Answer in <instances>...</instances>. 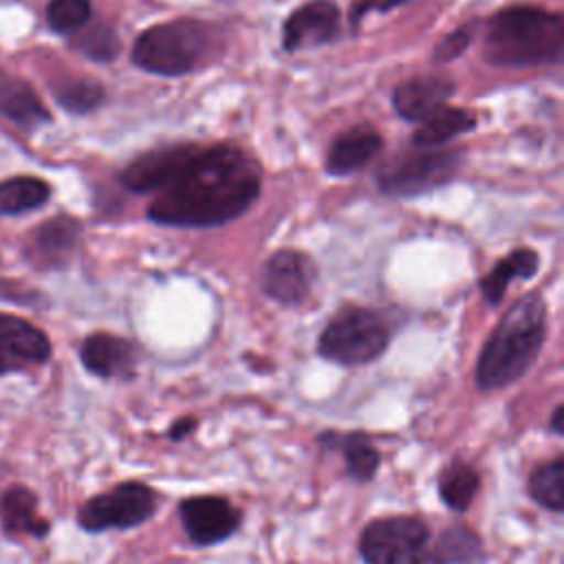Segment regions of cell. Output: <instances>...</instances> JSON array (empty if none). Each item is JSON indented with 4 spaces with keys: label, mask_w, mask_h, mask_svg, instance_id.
Instances as JSON below:
<instances>
[{
    "label": "cell",
    "mask_w": 564,
    "mask_h": 564,
    "mask_svg": "<svg viewBox=\"0 0 564 564\" xmlns=\"http://www.w3.org/2000/svg\"><path fill=\"white\" fill-rule=\"evenodd\" d=\"M260 194V172L238 148H198L152 200L148 216L174 227H214L245 214Z\"/></svg>",
    "instance_id": "cell-1"
},
{
    "label": "cell",
    "mask_w": 564,
    "mask_h": 564,
    "mask_svg": "<svg viewBox=\"0 0 564 564\" xmlns=\"http://www.w3.org/2000/svg\"><path fill=\"white\" fill-rule=\"evenodd\" d=\"M546 335V306L538 293L522 295L498 322L476 364L480 390L516 383L538 359Z\"/></svg>",
    "instance_id": "cell-2"
},
{
    "label": "cell",
    "mask_w": 564,
    "mask_h": 564,
    "mask_svg": "<svg viewBox=\"0 0 564 564\" xmlns=\"http://www.w3.org/2000/svg\"><path fill=\"white\" fill-rule=\"evenodd\" d=\"M564 55L560 13L540 7H507L485 26V57L498 66L557 64Z\"/></svg>",
    "instance_id": "cell-3"
},
{
    "label": "cell",
    "mask_w": 564,
    "mask_h": 564,
    "mask_svg": "<svg viewBox=\"0 0 564 564\" xmlns=\"http://www.w3.org/2000/svg\"><path fill=\"white\" fill-rule=\"evenodd\" d=\"M216 31L198 20H172L145 29L132 46V62L152 75L181 77L212 59Z\"/></svg>",
    "instance_id": "cell-4"
},
{
    "label": "cell",
    "mask_w": 564,
    "mask_h": 564,
    "mask_svg": "<svg viewBox=\"0 0 564 564\" xmlns=\"http://www.w3.org/2000/svg\"><path fill=\"white\" fill-rule=\"evenodd\" d=\"M388 341L390 330L375 311L346 306L322 330L317 352L341 366H361L381 357Z\"/></svg>",
    "instance_id": "cell-5"
},
{
    "label": "cell",
    "mask_w": 564,
    "mask_h": 564,
    "mask_svg": "<svg viewBox=\"0 0 564 564\" xmlns=\"http://www.w3.org/2000/svg\"><path fill=\"white\" fill-rule=\"evenodd\" d=\"M460 163L463 152L456 148H421L401 152L381 165L377 172V185L390 196H416L449 181L460 170Z\"/></svg>",
    "instance_id": "cell-6"
},
{
    "label": "cell",
    "mask_w": 564,
    "mask_h": 564,
    "mask_svg": "<svg viewBox=\"0 0 564 564\" xmlns=\"http://www.w3.org/2000/svg\"><path fill=\"white\" fill-rule=\"evenodd\" d=\"M430 531L412 516H388L366 524L359 553L366 564H423Z\"/></svg>",
    "instance_id": "cell-7"
},
{
    "label": "cell",
    "mask_w": 564,
    "mask_h": 564,
    "mask_svg": "<svg viewBox=\"0 0 564 564\" xmlns=\"http://www.w3.org/2000/svg\"><path fill=\"white\" fill-rule=\"evenodd\" d=\"M156 509V494L141 482H121L115 489L86 500L77 513V522L86 531L130 529L148 518Z\"/></svg>",
    "instance_id": "cell-8"
},
{
    "label": "cell",
    "mask_w": 564,
    "mask_h": 564,
    "mask_svg": "<svg viewBox=\"0 0 564 564\" xmlns=\"http://www.w3.org/2000/svg\"><path fill=\"white\" fill-rule=\"evenodd\" d=\"M181 522L189 540L198 546H212L236 533L240 511L220 496H196L181 502Z\"/></svg>",
    "instance_id": "cell-9"
},
{
    "label": "cell",
    "mask_w": 564,
    "mask_h": 564,
    "mask_svg": "<svg viewBox=\"0 0 564 564\" xmlns=\"http://www.w3.org/2000/svg\"><path fill=\"white\" fill-rule=\"evenodd\" d=\"M311 282H313V267L308 258L300 251H291V249L275 251L262 267L260 286L264 295L284 306L300 304L308 295Z\"/></svg>",
    "instance_id": "cell-10"
},
{
    "label": "cell",
    "mask_w": 564,
    "mask_h": 564,
    "mask_svg": "<svg viewBox=\"0 0 564 564\" xmlns=\"http://www.w3.org/2000/svg\"><path fill=\"white\" fill-rule=\"evenodd\" d=\"M51 357L48 337L31 322L0 313V375L44 364Z\"/></svg>",
    "instance_id": "cell-11"
},
{
    "label": "cell",
    "mask_w": 564,
    "mask_h": 564,
    "mask_svg": "<svg viewBox=\"0 0 564 564\" xmlns=\"http://www.w3.org/2000/svg\"><path fill=\"white\" fill-rule=\"evenodd\" d=\"M196 150V145H176L145 152L121 172V183L132 192H161L178 176Z\"/></svg>",
    "instance_id": "cell-12"
},
{
    "label": "cell",
    "mask_w": 564,
    "mask_h": 564,
    "mask_svg": "<svg viewBox=\"0 0 564 564\" xmlns=\"http://www.w3.org/2000/svg\"><path fill=\"white\" fill-rule=\"evenodd\" d=\"M339 31V9L330 0H311L297 7L284 22L282 44L286 51L330 42Z\"/></svg>",
    "instance_id": "cell-13"
},
{
    "label": "cell",
    "mask_w": 564,
    "mask_h": 564,
    "mask_svg": "<svg viewBox=\"0 0 564 564\" xmlns=\"http://www.w3.org/2000/svg\"><path fill=\"white\" fill-rule=\"evenodd\" d=\"M454 93V82L443 75H421L401 82L394 88L392 106L408 121H423L427 115L445 106Z\"/></svg>",
    "instance_id": "cell-14"
},
{
    "label": "cell",
    "mask_w": 564,
    "mask_h": 564,
    "mask_svg": "<svg viewBox=\"0 0 564 564\" xmlns=\"http://www.w3.org/2000/svg\"><path fill=\"white\" fill-rule=\"evenodd\" d=\"M82 364L97 377H130L137 366V348L117 335L95 333L84 339L79 350Z\"/></svg>",
    "instance_id": "cell-15"
},
{
    "label": "cell",
    "mask_w": 564,
    "mask_h": 564,
    "mask_svg": "<svg viewBox=\"0 0 564 564\" xmlns=\"http://www.w3.org/2000/svg\"><path fill=\"white\" fill-rule=\"evenodd\" d=\"M381 145L383 139L372 126H355L333 141L326 159V170L328 174L346 176L372 161L379 154Z\"/></svg>",
    "instance_id": "cell-16"
},
{
    "label": "cell",
    "mask_w": 564,
    "mask_h": 564,
    "mask_svg": "<svg viewBox=\"0 0 564 564\" xmlns=\"http://www.w3.org/2000/svg\"><path fill=\"white\" fill-rule=\"evenodd\" d=\"M79 231L82 227L75 218H51L29 236L26 253L40 267H59L73 253L79 240Z\"/></svg>",
    "instance_id": "cell-17"
},
{
    "label": "cell",
    "mask_w": 564,
    "mask_h": 564,
    "mask_svg": "<svg viewBox=\"0 0 564 564\" xmlns=\"http://www.w3.org/2000/svg\"><path fill=\"white\" fill-rule=\"evenodd\" d=\"M0 117L26 130H33L51 119L37 93L26 82L11 77L2 68H0Z\"/></svg>",
    "instance_id": "cell-18"
},
{
    "label": "cell",
    "mask_w": 564,
    "mask_h": 564,
    "mask_svg": "<svg viewBox=\"0 0 564 564\" xmlns=\"http://www.w3.org/2000/svg\"><path fill=\"white\" fill-rule=\"evenodd\" d=\"M474 126H476V117L469 110L441 106L438 110H434L421 121V128L414 132L412 141L416 148H436L471 130Z\"/></svg>",
    "instance_id": "cell-19"
},
{
    "label": "cell",
    "mask_w": 564,
    "mask_h": 564,
    "mask_svg": "<svg viewBox=\"0 0 564 564\" xmlns=\"http://www.w3.org/2000/svg\"><path fill=\"white\" fill-rule=\"evenodd\" d=\"M2 524L9 533H24L42 538L48 531V522L37 513V500L26 487H11L2 496Z\"/></svg>",
    "instance_id": "cell-20"
},
{
    "label": "cell",
    "mask_w": 564,
    "mask_h": 564,
    "mask_svg": "<svg viewBox=\"0 0 564 564\" xmlns=\"http://www.w3.org/2000/svg\"><path fill=\"white\" fill-rule=\"evenodd\" d=\"M538 253L533 249H516L507 258H502L480 282L482 295L489 304H498L509 286V282L518 278H531L538 271Z\"/></svg>",
    "instance_id": "cell-21"
},
{
    "label": "cell",
    "mask_w": 564,
    "mask_h": 564,
    "mask_svg": "<svg viewBox=\"0 0 564 564\" xmlns=\"http://www.w3.org/2000/svg\"><path fill=\"white\" fill-rule=\"evenodd\" d=\"M324 445L330 447H339L344 454V463H346V471L350 478L355 480H370L379 467V452L375 449V445L359 436V434H322L317 438Z\"/></svg>",
    "instance_id": "cell-22"
},
{
    "label": "cell",
    "mask_w": 564,
    "mask_h": 564,
    "mask_svg": "<svg viewBox=\"0 0 564 564\" xmlns=\"http://www.w3.org/2000/svg\"><path fill=\"white\" fill-rule=\"evenodd\" d=\"M482 557L480 538L467 527H449L434 544L427 564H476Z\"/></svg>",
    "instance_id": "cell-23"
},
{
    "label": "cell",
    "mask_w": 564,
    "mask_h": 564,
    "mask_svg": "<svg viewBox=\"0 0 564 564\" xmlns=\"http://www.w3.org/2000/svg\"><path fill=\"white\" fill-rule=\"evenodd\" d=\"M51 196L46 181L35 176H13L0 181V214H22L42 207Z\"/></svg>",
    "instance_id": "cell-24"
},
{
    "label": "cell",
    "mask_w": 564,
    "mask_h": 564,
    "mask_svg": "<svg viewBox=\"0 0 564 564\" xmlns=\"http://www.w3.org/2000/svg\"><path fill=\"white\" fill-rule=\"evenodd\" d=\"M478 485H480L478 471L469 463L456 458L441 471L438 494H441V500L449 509L460 513L471 505V500L478 491Z\"/></svg>",
    "instance_id": "cell-25"
},
{
    "label": "cell",
    "mask_w": 564,
    "mask_h": 564,
    "mask_svg": "<svg viewBox=\"0 0 564 564\" xmlns=\"http://www.w3.org/2000/svg\"><path fill=\"white\" fill-rule=\"evenodd\" d=\"M564 458L557 456L544 465H540L527 482L529 496L544 509L553 513H562L564 509Z\"/></svg>",
    "instance_id": "cell-26"
},
{
    "label": "cell",
    "mask_w": 564,
    "mask_h": 564,
    "mask_svg": "<svg viewBox=\"0 0 564 564\" xmlns=\"http://www.w3.org/2000/svg\"><path fill=\"white\" fill-rule=\"evenodd\" d=\"M53 95L62 108L75 115H84L95 110L104 101L101 84L90 77H66L53 84Z\"/></svg>",
    "instance_id": "cell-27"
},
{
    "label": "cell",
    "mask_w": 564,
    "mask_h": 564,
    "mask_svg": "<svg viewBox=\"0 0 564 564\" xmlns=\"http://www.w3.org/2000/svg\"><path fill=\"white\" fill-rule=\"evenodd\" d=\"M90 18V0H51L46 22L57 33L79 31Z\"/></svg>",
    "instance_id": "cell-28"
},
{
    "label": "cell",
    "mask_w": 564,
    "mask_h": 564,
    "mask_svg": "<svg viewBox=\"0 0 564 564\" xmlns=\"http://www.w3.org/2000/svg\"><path fill=\"white\" fill-rule=\"evenodd\" d=\"M77 48L97 62H108L119 53V40L110 29L95 26L77 40Z\"/></svg>",
    "instance_id": "cell-29"
},
{
    "label": "cell",
    "mask_w": 564,
    "mask_h": 564,
    "mask_svg": "<svg viewBox=\"0 0 564 564\" xmlns=\"http://www.w3.org/2000/svg\"><path fill=\"white\" fill-rule=\"evenodd\" d=\"M474 37V26L467 24V26H458L454 33H449L445 40L438 42L436 51H434V57L441 59V62H449L454 57H458L471 42Z\"/></svg>",
    "instance_id": "cell-30"
},
{
    "label": "cell",
    "mask_w": 564,
    "mask_h": 564,
    "mask_svg": "<svg viewBox=\"0 0 564 564\" xmlns=\"http://www.w3.org/2000/svg\"><path fill=\"white\" fill-rule=\"evenodd\" d=\"M405 0H355L350 7V22L359 24L361 18L370 11H390L392 7L401 4Z\"/></svg>",
    "instance_id": "cell-31"
},
{
    "label": "cell",
    "mask_w": 564,
    "mask_h": 564,
    "mask_svg": "<svg viewBox=\"0 0 564 564\" xmlns=\"http://www.w3.org/2000/svg\"><path fill=\"white\" fill-rule=\"evenodd\" d=\"M194 427H196V421H194V419H181V421H176V423L170 427L167 436H170L172 441H181V438L187 436Z\"/></svg>",
    "instance_id": "cell-32"
},
{
    "label": "cell",
    "mask_w": 564,
    "mask_h": 564,
    "mask_svg": "<svg viewBox=\"0 0 564 564\" xmlns=\"http://www.w3.org/2000/svg\"><path fill=\"white\" fill-rule=\"evenodd\" d=\"M562 414H564V408L557 405V408L553 410V416H551V430H553L555 434H562V432H564V430H562Z\"/></svg>",
    "instance_id": "cell-33"
}]
</instances>
